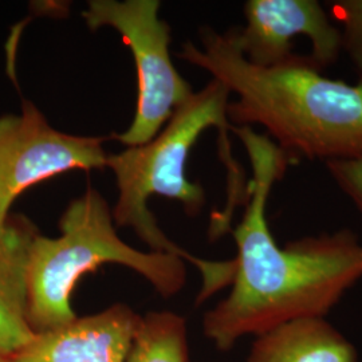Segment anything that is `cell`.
Returning a JSON list of instances; mask_svg holds the SVG:
<instances>
[{"label":"cell","instance_id":"obj_1","mask_svg":"<svg viewBox=\"0 0 362 362\" xmlns=\"http://www.w3.org/2000/svg\"><path fill=\"white\" fill-rule=\"evenodd\" d=\"M231 132L246 149L252 179L245 215L231 230L238 247L231 293L203 320L204 334L221 351L290 321L325 318L362 278V243L350 230L276 245L266 218L267 200L296 160L252 128Z\"/></svg>","mask_w":362,"mask_h":362},{"label":"cell","instance_id":"obj_2","mask_svg":"<svg viewBox=\"0 0 362 362\" xmlns=\"http://www.w3.org/2000/svg\"><path fill=\"white\" fill-rule=\"evenodd\" d=\"M200 42V47L184 43L179 57L236 94L227 107L231 127H263L296 161L362 155V79L349 85L324 77L309 55L294 54L272 67L252 65L238 47L233 28L219 34L203 27Z\"/></svg>","mask_w":362,"mask_h":362},{"label":"cell","instance_id":"obj_3","mask_svg":"<svg viewBox=\"0 0 362 362\" xmlns=\"http://www.w3.org/2000/svg\"><path fill=\"white\" fill-rule=\"evenodd\" d=\"M230 90L218 79H211L200 91L180 105L165 127L149 143L107 155L106 167L116 176L118 200L112 215L117 227H130L153 252L172 254L191 263L203 276L197 303L231 285L233 260L211 262L194 257L170 240L158 227L148 202L153 194L179 202L185 214L197 216L206 204V192L197 182L188 180L185 167L189 152L204 130L219 132V156L227 169V202L215 215L223 228L231 227L233 212L248 202V182L243 169L233 158L227 116Z\"/></svg>","mask_w":362,"mask_h":362},{"label":"cell","instance_id":"obj_4","mask_svg":"<svg viewBox=\"0 0 362 362\" xmlns=\"http://www.w3.org/2000/svg\"><path fill=\"white\" fill-rule=\"evenodd\" d=\"M58 238L39 233L27 264V322L34 334L77 318L71 296L82 276L104 264L140 274L163 298L175 297L187 282L185 260L144 252L124 242L106 199L93 187L71 200L61 215Z\"/></svg>","mask_w":362,"mask_h":362},{"label":"cell","instance_id":"obj_5","mask_svg":"<svg viewBox=\"0 0 362 362\" xmlns=\"http://www.w3.org/2000/svg\"><path fill=\"white\" fill-rule=\"evenodd\" d=\"M160 8L158 0H90L82 13L93 31L101 27L118 31L136 64L139 94L134 118L125 132L110 136L127 148L153 140L194 93L173 66L170 27L160 19Z\"/></svg>","mask_w":362,"mask_h":362},{"label":"cell","instance_id":"obj_6","mask_svg":"<svg viewBox=\"0 0 362 362\" xmlns=\"http://www.w3.org/2000/svg\"><path fill=\"white\" fill-rule=\"evenodd\" d=\"M104 136H76L54 129L31 101L21 115L0 117V223L18 196L65 172L106 168Z\"/></svg>","mask_w":362,"mask_h":362},{"label":"cell","instance_id":"obj_7","mask_svg":"<svg viewBox=\"0 0 362 362\" xmlns=\"http://www.w3.org/2000/svg\"><path fill=\"white\" fill-rule=\"evenodd\" d=\"M246 26L233 28L235 40L247 61L260 67L284 64L294 52L293 38L311 42V61L321 70L342 52L341 30L330 22L317 0H248Z\"/></svg>","mask_w":362,"mask_h":362},{"label":"cell","instance_id":"obj_8","mask_svg":"<svg viewBox=\"0 0 362 362\" xmlns=\"http://www.w3.org/2000/svg\"><path fill=\"white\" fill-rule=\"evenodd\" d=\"M141 315L124 303L38 333L13 362H125Z\"/></svg>","mask_w":362,"mask_h":362},{"label":"cell","instance_id":"obj_9","mask_svg":"<svg viewBox=\"0 0 362 362\" xmlns=\"http://www.w3.org/2000/svg\"><path fill=\"white\" fill-rule=\"evenodd\" d=\"M37 226L10 214L0 223V351L13 356L35 336L27 322V264Z\"/></svg>","mask_w":362,"mask_h":362},{"label":"cell","instance_id":"obj_10","mask_svg":"<svg viewBox=\"0 0 362 362\" xmlns=\"http://www.w3.org/2000/svg\"><path fill=\"white\" fill-rule=\"evenodd\" d=\"M247 362H358V354L325 318H302L255 337Z\"/></svg>","mask_w":362,"mask_h":362},{"label":"cell","instance_id":"obj_11","mask_svg":"<svg viewBox=\"0 0 362 362\" xmlns=\"http://www.w3.org/2000/svg\"><path fill=\"white\" fill-rule=\"evenodd\" d=\"M125 362H189L184 317L151 311L140 318Z\"/></svg>","mask_w":362,"mask_h":362},{"label":"cell","instance_id":"obj_12","mask_svg":"<svg viewBox=\"0 0 362 362\" xmlns=\"http://www.w3.org/2000/svg\"><path fill=\"white\" fill-rule=\"evenodd\" d=\"M329 6L334 19L341 25L342 52L349 55L362 79V0H336Z\"/></svg>","mask_w":362,"mask_h":362},{"label":"cell","instance_id":"obj_13","mask_svg":"<svg viewBox=\"0 0 362 362\" xmlns=\"http://www.w3.org/2000/svg\"><path fill=\"white\" fill-rule=\"evenodd\" d=\"M333 180L362 215V155L326 163Z\"/></svg>","mask_w":362,"mask_h":362},{"label":"cell","instance_id":"obj_14","mask_svg":"<svg viewBox=\"0 0 362 362\" xmlns=\"http://www.w3.org/2000/svg\"><path fill=\"white\" fill-rule=\"evenodd\" d=\"M0 362H13V357L0 351Z\"/></svg>","mask_w":362,"mask_h":362}]
</instances>
